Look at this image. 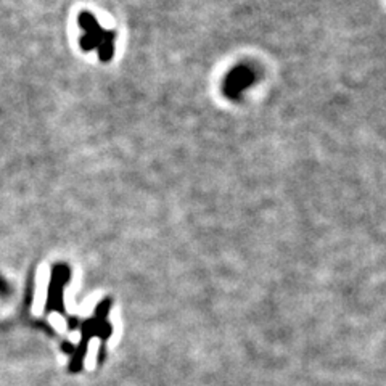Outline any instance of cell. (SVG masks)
<instances>
[{"mask_svg":"<svg viewBox=\"0 0 386 386\" xmlns=\"http://www.w3.org/2000/svg\"><path fill=\"white\" fill-rule=\"evenodd\" d=\"M49 324L55 329V331H58V334L64 335L68 331V324L67 320H64V317L62 316L60 312H52L49 316Z\"/></svg>","mask_w":386,"mask_h":386,"instance_id":"cell-5","label":"cell"},{"mask_svg":"<svg viewBox=\"0 0 386 386\" xmlns=\"http://www.w3.org/2000/svg\"><path fill=\"white\" fill-rule=\"evenodd\" d=\"M69 340L73 341V343H79V341H81V331H79V330L73 331V334L69 335Z\"/></svg>","mask_w":386,"mask_h":386,"instance_id":"cell-6","label":"cell"},{"mask_svg":"<svg viewBox=\"0 0 386 386\" xmlns=\"http://www.w3.org/2000/svg\"><path fill=\"white\" fill-rule=\"evenodd\" d=\"M254 81H256L254 69L240 64L227 74V79L224 81V93L229 98H239L243 91H246L249 86L254 84Z\"/></svg>","mask_w":386,"mask_h":386,"instance_id":"cell-2","label":"cell"},{"mask_svg":"<svg viewBox=\"0 0 386 386\" xmlns=\"http://www.w3.org/2000/svg\"><path fill=\"white\" fill-rule=\"evenodd\" d=\"M79 26L84 33H82L79 39V45L82 50L91 52L97 50L100 62H110L113 55H115V31H105V29L98 25L95 16L89 11H82L77 18Z\"/></svg>","mask_w":386,"mask_h":386,"instance_id":"cell-1","label":"cell"},{"mask_svg":"<svg viewBox=\"0 0 386 386\" xmlns=\"http://www.w3.org/2000/svg\"><path fill=\"white\" fill-rule=\"evenodd\" d=\"M100 344H102V340L97 336L91 338V341L87 344V354L84 359V365L87 370H93L95 365H97V356L100 351Z\"/></svg>","mask_w":386,"mask_h":386,"instance_id":"cell-3","label":"cell"},{"mask_svg":"<svg viewBox=\"0 0 386 386\" xmlns=\"http://www.w3.org/2000/svg\"><path fill=\"white\" fill-rule=\"evenodd\" d=\"M110 322L113 325V334H111V340H110V348H115V344H118V341H120L121 338V334H123V322L120 320V317H118V312L113 309L111 314H110Z\"/></svg>","mask_w":386,"mask_h":386,"instance_id":"cell-4","label":"cell"}]
</instances>
